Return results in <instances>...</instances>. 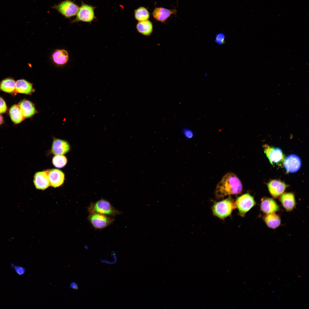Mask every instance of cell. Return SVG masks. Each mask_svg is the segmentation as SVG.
<instances>
[{"mask_svg": "<svg viewBox=\"0 0 309 309\" xmlns=\"http://www.w3.org/2000/svg\"><path fill=\"white\" fill-rule=\"evenodd\" d=\"M242 190L241 181L234 173H229L223 177L218 184L215 194L217 198H223L228 195L237 194Z\"/></svg>", "mask_w": 309, "mask_h": 309, "instance_id": "6da1fadb", "label": "cell"}, {"mask_svg": "<svg viewBox=\"0 0 309 309\" xmlns=\"http://www.w3.org/2000/svg\"><path fill=\"white\" fill-rule=\"evenodd\" d=\"M90 213H98L111 217L120 215L121 212L115 208L108 201L101 199L92 202L88 208Z\"/></svg>", "mask_w": 309, "mask_h": 309, "instance_id": "7a4b0ae2", "label": "cell"}, {"mask_svg": "<svg viewBox=\"0 0 309 309\" xmlns=\"http://www.w3.org/2000/svg\"><path fill=\"white\" fill-rule=\"evenodd\" d=\"M236 208L235 202L230 197L215 203L212 207L213 215L221 219L230 215L233 209Z\"/></svg>", "mask_w": 309, "mask_h": 309, "instance_id": "3957f363", "label": "cell"}, {"mask_svg": "<svg viewBox=\"0 0 309 309\" xmlns=\"http://www.w3.org/2000/svg\"><path fill=\"white\" fill-rule=\"evenodd\" d=\"M235 203L239 215L244 217L246 213L255 205V201L253 197L249 194L246 193L238 197Z\"/></svg>", "mask_w": 309, "mask_h": 309, "instance_id": "277c9868", "label": "cell"}, {"mask_svg": "<svg viewBox=\"0 0 309 309\" xmlns=\"http://www.w3.org/2000/svg\"><path fill=\"white\" fill-rule=\"evenodd\" d=\"M112 217L98 213H90L87 219L95 229H101L111 224L114 221Z\"/></svg>", "mask_w": 309, "mask_h": 309, "instance_id": "5b68a950", "label": "cell"}, {"mask_svg": "<svg viewBox=\"0 0 309 309\" xmlns=\"http://www.w3.org/2000/svg\"><path fill=\"white\" fill-rule=\"evenodd\" d=\"M95 7L82 3L73 22L82 21L90 23L95 18L94 10Z\"/></svg>", "mask_w": 309, "mask_h": 309, "instance_id": "8992f818", "label": "cell"}, {"mask_svg": "<svg viewBox=\"0 0 309 309\" xmlns=\"http://www.w3.org/2000/svg\"><path fill=\"white\" fill-rule=\"evenodd\" d=\"M264 153L272 165H280L284 162V155L280 148L268 144L264 145Z\"/></svg>", "mask_w": 309, "mask_h": 309, "instance_id": "52a82bcc", "label": "cell"}, {"mask_svg": "<svg viewBox=\"0 0 309 309\" xmlns=\"http://www.w3.org/2000/svg\"><path fill=\"white\" fill-rule=\"evenodd\" d=\"M54 8L66 18H70L76 15L79 7L73 1L65 0L55 5Z\"/></svg>", "mask_w": 309, "mask_h": 309, "instance_id": "ba28073f", "label": "cell"}, {"mask_svg": "<svg viewBox=\"0 0 309 309\" xmlns=\"http://www.w3.org/2000/svg\"><path fill=\"white\" fill-rule=\"evenodd\" d=\"M267 186L270 195L274 198H277L284 193L288 186L281 181L273 179L268 182Z\"/></svg>", "mask_w": 309, "mask_h": 309, "instance_id": "9c48e42d", "label": "cell"}, {"mask_svg": "<svg viewBox=\"0 0 309 309\" xmlns=\"http://www.w3.org/2000/svg\"><path fill=\"white\" fill-rule=\"evenodd\" d=\"M49 180L50 185L54 188L58 187L63 183L65 175L61 171L52 169L45 171Z\"/></svg>", "mask_w": 309, "mask_h": 309, "instance_id": "30bf717a", "label": "cell"}, {"mask_svg": "<svg viewBox=\"0 0 309 309\" xmlns=\"http://www.w3.org/2000/svg\"><path fill=\"white\" fill-rule=\"evenodd\" d=\"M70 149V145L67 141L54 138L51 149V152L53 154L63 155L68 152Z\"/></svg>", "mask_w": 309, "mask_h": 309, "instance_id": "8fae6325", "label": "cell"}, {"mask_svg": "<svg viewBox=\"0 0 309 309\" xmlns=\"http://www.w3.org/2000/svg\"><path fill=\"white\" fill-rule=\"evenodd\" d=\"M284 163L286 170L291 173H294L298 171L302 165L300 158L295 154L288 155L285 159Z\"/></svg>", "mask_w": 309, "mask_h": 309, "instance_id": "7c38bea8", "label": "cell"}, {"mask_svg": "<svg viewBox=\"0 0 309 309\" xmlns=\"http://www.w3.org/2000/svg\"><path fill=\"white\" fill-rule=\"evenodd\" d=\"M260 209L264 213L267 214L275 213L279 210V207L272 198L264 197L261 199Z\"/></svg>", "mask_w": 309, "mask_h": 309, "instance_id": "4fadbf2b", "label": "cell"}, {"mask_svg": "<svg viewBox=\"0 0 309 309\" xmlns=\"http://www.w3.org/2000/svg\"><path fill=\"white\" fill-rule=\"evenodd\" d=\"M33 182L35 188L39 190H44L50 186L49 179L45 171L36 173L34 176Z\"/></svg>", "mask_w": 309, "mask_h": 309, "instance_id": "5bb4252c", "label": "cell"}, {"mask_svg": "<svg viewBox=\"0 0 309 309\" xmlns=\"http://www.w3.org/2000/svg\"><path fill=\"white\" fill-rule=\"evenodd\" d=\"M19 106L21 113L25 118H29L38 113L34 104L31 102L24 99L19 103Z\"/></svg>", "mask_w": 309, "mask_h": 309, "instance_id": "9a60e30c", "label": "cell"}, {"mask_svg": "<svg viewBox=\"0 0 309 309\" xmlns=\"http://www.w3.org/2000/svg\"><path fill=\"white\" fill-rule=\"evenodd\" d=\"M177 11L176 9H168L159 7L155 8L152 15L157 21L163 22L165 21L172 14H175Z\"/></svg>", "mask_w": 309, "mask_h": 309, "instance_id": "2e32d148", "label": "cell"}, {"mask_svg": "<svg viewBox=\"0 0 309 309\" xmlns=\"http://www.w3.org/2000/svg\"><path fill=\"white\" fill-rule=\"evenodd\" d=\"M280 200L283 207L287 211H291L295 208L296 202L294 195L292 193H283Z\"/></svg>", "mask_w": 309, "mask_h": 309, "instance_id": "e0dca14e", "label": "cell"}, {"mask_svg": "<svg viewBox=\"0 0 309 309\" xmlns=\"http://www.w3.org/2000/svg\"><path fill=\"white\" fill-rule=\"evenodd\" d=\"M34 91L35 90L33 88L32 84L24 79L19 80L16 82V93H20L31 95Z\"/></svg>", "mask_w": 309, "mask_h": 309, "instance_id": "ac0fdd59", "label": "cell"}, {"mask_svg": "<svg viewBox=\"0 0 309 309\" xmlns=\"http://www.w3.org/2000/svg\"><path fill=\"white\" fill-rule=\"evenodd\" d=\"M263 220L268 227L274 229L278 227L281 223L280 216L275 213L266 214L263 217Z\"/></svg>", "mask_w": 309, "mask_h": 309, "instance_id": "d6986e66", "label": "cell"}, {"mask_svg": "<svg viewBox=\"0 0 309 309\" xmlns=\"http://www.w3.org/2000/svg\"><path fill=\"white\" fill-rule=\"evenodd\" d=\"M52 58L53 62L56 64L59 65H63L68 62V54L65 50L57 49L53 53Z\"/></svg>", "mask_w": 309, "mask_h": 309, "instance_id": "ffe728a7", "label": "cell"}, {"mask_svg": "<svg viewBox=\"0 0 309 309\" xmlns=\"http://www.w3.org/2000/svg\"><path fill=\"white\" fill-rule=\"evenodd\" d=\"M136 27L138 32L145 36L150 35L153 31L152 24L148 20L139 21Z\"/></svg>", "mask_w": 309, "mask_h": 309, "instance_id": "44dd1931", "label": "cell"}, {"mask_svg": "<svg viewBox=\"0 0 309 309\" xmlns=\"http://www.w3.org/2000/svg\"><path fill=\"white\" fill-rule=\"evenodd\" d=\"M15 80L12 78H5L0 83V90L6 92L15 94Z\"/></svg>", "mask_w": 309, "mask_h": 309, "instance_id": "7402d4cb", "label": "cell"}, {"mask_svg": "<svg viewBox=\"0 0 309 309\" xmlns=\"http://www.w3.org/2000/svg\"><path fill=\"white\" fill-rule=\"evenodd\" d=\"M9 112L12 121L15 124L20 123L25 118L18 105L15 104L12 106Z\"/></svg>", "mask_w": 309, "mask_h": 309, "instance_id": "603a6c76", "label": "cell"}, {"mask_svg": "<svg viewBox=\"0 0 309 309\" xmlns=\"http://www.w3.org/2000/svg\"><path fill=\"white\" fill-rule=\"evenodd\" d=\"M134 16L135 19L139 22L148 20L150 14L146 8L141 7L135 10Z\"/></svg>", "mask_w": 309, "mask_h": 309, "instance_id": "cb8c5ba5", "label": "cell"}, {"mask_svg": "<svg viewBox=\"0 0 309 309\" xmlns=\"http://www.w3.org/2000/svg\"><path fill=\"white\" fill-rule=\"evenodd\" d=\"M67 160L66 157L62 155L55 156L52 159V163L56 167L61 168L64 167L66 164Z\"/></svg>", "mask_w": 309, "mask_h": 309, "instance_id": "d4e9b609", "label": "cell"}, {"mask_svg": "<svg viewBox=\"0 0 309 309\" xmlns=\"http://www.w3.org/2000/svg\"><path fill=\"white\" fill-rule=\"evenodd\" d=\"M182 132L185 137L188 139L192 138L194 136L193 131L187 127L184 128L182 130Z\"/></svg>", "mask_w": 309, "mask_h": 309, "instance_id": "484cf974", "label": "cell"}, {"mask_svg": "<svg viewBox=\"0 0 309 309\" xmlns=\"http://www.w3.org/2000/svg\"><path fill=\"white\" fill-rule=\"evenodd\" d=\"M13 267L15 272L19 275H22L25 272V268L20 266H14Z\"/></svg>", "mask_w": 309, "mask_h": 309, "instance_id": "4316f807", "label": "cell"}, {"mask_svg": "<svg viewBox=\"0 0 309 309\" xmlns=\"http://www.w3.org/2000/svg\"><path fill=\"white\" fill-rule=\"evenodd\" d=\"M7 106L4 100L0 97V113L5 112L7 110Z\"/></svg>", "mask_w": 309, "mask_h": 309, "instance_id": "83f0119b", "label": "cell"}, {"mask_svg": "<svg viewBox=\"0 0 309 309\" xmlns=\"http://www.w3.org/2000/svg\"><path fill=\"white\" fill-rule=\"evenodd\" d=\"M217 41L218 42H220V43H222L224 40V35H223L219 33L217 35Z\"/></svg>", "mask_w": 309, "mask_h": 309, "instance_id": "f1b7e54d", "label": "cell"}, {"mask_svg": "<svg viewBox=\"0 0 309 309\" xmlns=\"http://www.w3.org/2000/svg\"><path fill=\"white\" fill-rule=\"evenodd\" d=\"M70 286L71 288L73 289L77 290L78 289V285L74 282H72L70 284Z\"/></svg>", "mask_w": 309, "mask_h": 309, "instance_id": "f546056e", "label": "cell"}, {"mask_svg": "<svg viewBox=\"0 0 309 309\" xmlns=\"http://www.w3.org/2000/svg\"><path fill=\"white\" fill-rule=\"evenodd\" d=\"M3 122V119L2 116L0 114V125H1Z\"/></svg>", "mask_w": 309, "mask_h": 309, "instance_id": "4dcf8cb0", "label": "cell"}]
</instances>
